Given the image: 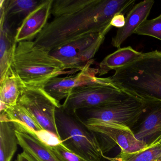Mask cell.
I'll return each mask as SVG.
<instances>
[{
	"instance_id": "1",
	"label": "cell",
	"mask_w": 161,
	"mask_h": 161,
	"mask_svg": "<svg viewBox=\"0 0 161 161\" xmlns=\"http://www.w3.org/2000/svg\"><path fill=\"white\" fill-rule=\"evenodd\" d=\"M136 0H58L51 14L54 18L35 39L36 45L49 52L82 35L101 32L112 26L117 14L125 15Z\"/></svg>"
},
{
	"instance_id": "2",
	"label": "cell",
	"mask_w": 161,
	"mask_h": 161,
	"mask_svg": "<svg viewBox=\"0 0 161 161\" xmlns=\"http://www.w3.org/2000/svg\"><path fill=\"white\" fill-rule=\"evenodd\" d=\"M114 70L108 78L117 87L142 100H161V51L142 53Z\"/></svg>"
},
{
	"instance_id": "3",
	"label": "cell",
	"mask_w": 161,
	"mask_h": 161,
	"mask_svg": "<svg viewBox=\"0 0 161 161\" xmlns=\"http://www.w3.org/2000/svg\"><path fill=\"white\" fill-rule=\"evenodd\" d=\"M12 67L25 86L43 88L53 78L78 72L66 70L61 61L32 41L18 44Z\"/></svg>"
},
{
	"instance_id": "4",
	"label": "cell",
	"mask_w": 161,
	"mask_h": 161,
	"mask_svg": "<svg viewBox=\"0 0 161 161\" xmlns=\"http://www.w3.org/2000/svg\"><path fill=\"white\" fill-rule=\"evenodd\" d=\"M55 119L59 139L68 149L87 161H111L104 155L95 133L76 112L67 110L61 104L56 109Z\"/></svg>"
},
{
	"instance_id": "5",
	"label": "cell",
	"mask_w": 161,
	"mask_h": 161,
	"mask_svg": "<svg viewBox=\"0 0 161 161\" xmlns=\"http://www.w3.org/2000/svg\"><path fill=\"white\" fill-rule=\"evenodd\" d=\"M131 95L113 85L108 78H98L94 82L75 87L62 105L73 112L120 102Z\"/></svg>"
},
{
	"instance_id": "6",
	"label": "cell",
	"mask_w": 161,
	"mask_h": 161,
	"mask_svg": "<svg viewBox=\"0 0 161 161\" xmlns=\"http://www.w3.org/2000/svg\"><path fill=\"white\" fill-rule=\"evenodd\" d=\"M110 30L81 36L51 51L50 54L61 61L66 70L81 71L93 64V58Z\"/></svg>"
},
{
	"instance_id": "7",
	"label": "cell",
	"mask_w": 161,
	"mask_h": 161,
	"mask_svg": "<svg viewBox=\"0 0 161 161\" xmlns=\"http://www.w3.org/2000/svg\"><path fill=\"white\" fill-rule=\"evenodd\" d=\"M17 103L27 110L43 130L59 139L55 113L57 107L61 105L60 102L51 97L43 87L25 86Z\"/></svg>"
},
{
	"instance_id": "8",
	"label": "cell",
	"mask_w": 161,
	"mask_h": 161,
	"mask_svg": "<svg viewBox=\"0 0 161 161\" xmlns=\"http://www.w3.org/2000/svg\"><path fill=\"white\" fill-rule=\"evenodd\" d=\"M144 109V101L131 96L126 99L105 106L80 109L78 114L83 121L101 120L114 122L131 130L139 120Z\"/></svg>"
},
{
	"instance_id": "9",
	"label": "cell",
	"mask_w": 161,
	"mask_h": 161,
	"mask_svg": "<svg viewBox=\"0 0 161 161\" xmlns=\"http://www.w3.org/2000/svg\"><path fill=\"white\" fill-rule=\"evenodd\" d=\"M84 122L97 136L104 153L116 145L120 147L122 154L135 153L147 147L136 138L132 131L127 126L101 120Z\"/></svg>"
},
{
	"instance_id": "10",
	"label": "cell",
	"mask_w": 161,
	"mask_h": 161,
	"mask_svg": "<svg viewBox=\"0 0 161 161\" xmlns=\"http://www.w3.org/2000/svg\"><path fill=\"white\" fill-rule=\"evenodd\" d=\"M143 101V114L131 130L136 138L147 147L161 145V100Z\"/></svg>"
},
{
	"instance_id": "11",
	"label": "cell",
	"mask_w": 161,
	"mask_h": 161,
	"mask_svg": "<svg viewBox=\"0 0 161 161\" xmlns=\"http://www.w3.org/2000/svg\"><path fill=\"white\" fill-rule=\"evenodd\" d=\"M98 71V68L89 66L74 75L53 78L43 88L51 97L60 102L66 98L75 87L96 81L98 78L96 77Z\"/></svg>"
},
{
	"instance_id": "12",
	"label": "cell",
	"mask_w": 161,
	"mask_h": 161,
	"mask_svg": "<svg viewBox=\"0 0 161 161\" xmlns=\"http://www.w3.org/2000/svg\"><path fill=\"white\" fill-rule=\"evenodd\" d=\"M16 129L19 145L23 151L36 161H59L50 148L49 145L28 126L22 122L12 121Z\"/></svg>"
},
{
	"instance_id": "13",
	"label": "cell",
	"mask_w": 161,
	"mask_h": 161,
	"mask_svg": "<svg viewBox=\"0 0 161 161\" xmlns=\"http://www.w3.org/2000/svg\"><path fill=\"white\" fill-rule=\"evenodd\" d=\"M53 1V0L43 1L40 5L22 20L16 33L17 43L31 41L36 38L48 23Z\"/></svg>"
},
{
	"instance_id": "14",
	"label": "cell",
	"mask_w": 161,
	"mask_h": 161,
	"mask_svg": "<svg viewBox=\"0 0 161 161\" xmlns=\"http://www.w3.org/2000/svg\"><path fill=\"white\" fill-rule=\"evenodd\" d=\"M154 3L153 0H145L132 8L126 16L124 27L119 29L112 38L111 44L113 47L120 48L123 42L134 34L139 26L147 20Z\"/></svg>"
},
{
	"instance_id": "15",
	"label": "cell",
	"mask_w": 161,
	"mask_h": 161,
	"mask_svg": "<svg viewBox=\"0 0 161 161\" xmlns=\"http://www.w3.org/2000/svg\"><path fill=\"white\" fill-rule=\"evenodd\" d=\"M0 81L2 80L12 68V63L16 48L15 34H14L1 8L0 21Z\"/></svg>"
},
{
	"instance_id": "16",
	"label": "cell",
	"mask_w": 161,
	"mask_h": 161,
	"mask_svg": "<svg viewBox=\"0 0 161 161\" xmlns=\"http://www.w3.org/2000/svg\"><path fill=\"white\" fill-rule=\"evenodd\" d=\"M0 112L2 113L17 103L25 86L12 68L4 79L0 81Z\"/></svg>"
},
{
	"instance_id": "17",
	"label": "cell",
	"mask_w": 161,
	"mask_h": 161,
	"mask_svg": "<svg viewBox=\"0 0 161 161\" xmlns=\"http://www.w3.org/2000/svg\"><path fill=\"white\" fill-rule=\"evenodd\" d=\"M142 54V53L135 50L131 47L119 48L116 51L107 55L100 63L98 75H105L110 70L124 66Z\"/></svg>"
},
{
	"instance_id": "18",
	"label": "cell",
	"mask_w": 161,
	"mask_h": 161,
	"mask_svg": "<svg viewBox=\"0 0 161 161\" xmlns=\"http://www.w3.org/2000/svg\"><path fill=\"white\" fill-rule=\"evenodd\" d=\"M18 139L12 121H1L0 161H11L17 150Z\"/></svg>"
},
{
	"instance_id": "19",
	"label": "cell",
	"mask_w": 161,
	"mask_h": 161,
	"mask_svg": "<svg viewBox=\"0 0 161 161\" xmlns=\"http://www.w3.org/2000/svg\"><path fill=\"white\" fill-rule=\"evenodd\" d=\"M42 2L35 0H4L1 1L0 8L3 9L7 20L14 17H24L25 19Z\"/></svg>"
},
{
	"instance_id": "20",
	"label": "cell",
	"mask_w": 161,
	"mask_h": 161,
	"mask_svg": "<svg viewBox=\"0 0 161 161\" xmlns=\"http://www.w3.org/2000/svg\"><path fill=\"white\" fill-rule=\"evenodd\" d=\"M1 121H18L24 123L37 135L44 130L24 107L17 103L1 113Z\"/></svg>"
},
{
	"instance_id": "21",
	"label": "cell",
	"mask_w": 161,
	"mask_h": 161,
	"mask_svg": "<svg viewBox=\"0 0 161 161\" xmlns=\"http://www.w3.org/2000/svg\"><path fill=\"white\" fill-rule=\"evenodd\" d=\"M161 160V146L156 145L148 147L140 151L130 154L119 153L111 161H160Z\"/></svg>"
},
{
	"instance_id": "22",
	"label": "cell",
	"mask_w": 161,
	"mask_h": 161,
	"mask_svg": "<svg viewBox=\"0 0 161 161\" xmlns=\"http://www.w3.org/2000/svg\"><path fill=\"white\" fill-rule=\"evenodd\" d=\"M134 34L148 36L161 40V14L153 19L144 21Z\"/></svg>"
},
{
	"instance_id": "23",
	"label": "cell",
	"mask_w": 161,
	"mask_h": 161,
	"mask_svg": "<svg viewBox=\"0 0 161 161\" xmlns=\"http://www.w3.org/2000/svg\"><path fill=\"white\" fill-rule=\"evenodd\" d=\"M49 147L59 161H87L68 149L61 143Z\"/></svg>"
},
{
	"instance_id": "24",
	"label": "cell",
	"mask_w": 161,
	"mask_h": 161,
	"mask_svg": "<svg viewBox=\"0 0 161 161\" xmlns=\"http://www.w3.org/2000/svg\"><path fill=\"white\" fill-rule=\"evenodd\" d=\"M125 24V18L124 15L122 14H116L111 20L110 25L112 27L120 29L124 27Z\"/></svg>"
},
{
	"instance_id": "25",
	"label": "cell",
	"mask_w": 161,
	"mask_h": 161,
	"mask_svg": "<svg viewBox=\"0 0 161 161\" xmlns=\"http://www.w3.org/2000/svg\"><path fill=\"white\" fill-rule=\"evenodd\" d=\"M16 161H36L28 153L23 151L17 155Z\"/></svg>"
},
{
	"instance_id": "26",
	"label": "cell",
	"mask_w": 161,
	"mask_h": 161,
	"mask_svg": "<svg viewBox=\"0 0 161 161\" xmlns=\"http://www.w3.org/2000/svg\"></svg>"
},
{
	"instance_id": "27",
	"label": "cell",
	"mask_w": 161,
	"mask_h": 161,
	"mask_svg": "<svg viewBox=\"0 0 161 161\" xmlns=\"http://www.w3.org/2000/svg\"></svg>"
}]
</instances>
